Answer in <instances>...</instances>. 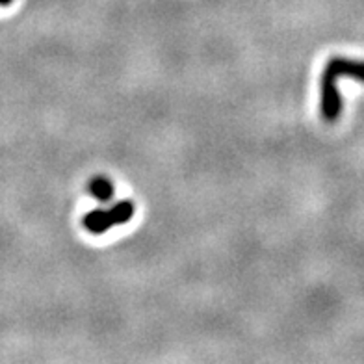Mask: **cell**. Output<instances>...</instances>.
I'll use <instances>...</instances> for the list:
<instances>
[{"mask_svg": "<svg viewBox=\"0 0 364 364\" xmlns=\"http://www.w3.org/2000/svg\"><path fill=\"white\" fill-rule=\"evenodd\" d=\"M338 77H350L364 84V62L350 58H331L321 75V115L326 121H336L342 112L341 91L336 87Z\"/></svg>", "mask_w": 364, "mask_h": 364, "instance_id": "1", "label": "cell"}, {"mask_svg": "<svg viewBox=\"0 0 364 364\" xmlns=\"http://www.w3.org/2000/svg\"><path fill=\"white\" fill-rule=\"evenodd\" d=\"M132 214H134V205L130 201H119L115 203L112 208H108V210L87 212L82 223L93 235H102V232H106L114 225H121V223L130 221Z\"/></svg>", "mask_w": 364, "mask_h": 364, "instance_id": "2", "label": "cell"}, {"mask_svg": "<svg viewBox=\"0 0 364 364\" xmlns=\"http://www.w3.org/2000/svg\"><path fill=\"white\" fill-rule=\"evenodd\" d=\"M90 193L101 203H108L114 197V184L108 178L97 177L90 182Z\"/></svg>", "mask_w": 364, "mask_h": 364, "instance_id": "3", "label": "cell"}, {"mask_svg": "<svg viewBox=\"0 0 364 364\" xmlns=\"http://www.w3.org/2000/svg\"><path fill=\"white\" fill-rule=\"evenodd\" d=\"M14 0H0V6H10Z\"/></svg>", "mask_w": 364, "mask_h": 364, "instance_id": "4", "label": "cell"}]
</instances>
